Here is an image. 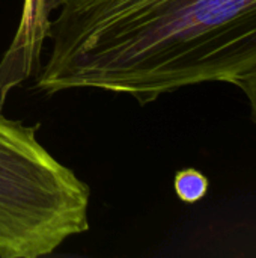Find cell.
<instances>
[{
  "instance_id": "obj_1",
  "label": "cell",
  "mask_w": 256,
  "mask_h": 258,
  "mask_svg": "<svg viewBox=\"0 0 256 258\" xmlns=\"http://www.w3.org/2000/svg\"><path fill=\"white\" fill-rule=\"evenodd\" d=\"M45 94L98 89L151 103L256 70V0H51Z\"/></svg>"
},
{
  "instance_id": "obj_2",
  "label": "cell",
  "mask_w": 256,
  "mask_h": 258,
  "mask_svg": "<svg viewBox=\"0 0 256 258\" xmlns=\"http://www.w3.org/2000/svg\"><path fill=\"white\" fill-rule=\"evenodd\" d=\"M36 127L0 113V257L53 254L89 230V186L54 159Z\"/></svg>"
},
{
  "instance_id": "obj_3",
  "label": "cell",
  "mask_w": 256,
  "mask_h": 258,
  "mask_svg": "<svg viewBox=\"0 0 256 258\" xmlns=\"http://www.w3.org/2000/svg\"><path fill=\"white\" fill-rule=\"evenodd\" d=\"M50 15L51 0L23 2L18 29L0 60V113L9 92L39 70Z\"/></svg>"
},
{
  "instance_id": "obj_4",
  "label": "cell",
  "mask_w": 256,
  "mask_h": 258,
  "mask_svg": "<svg viewBox=\"0 0 256 258\" xmlns=\"http://www.w3.org/2000/svg\"><path fill=\"white\" fill-rule=\"evenodd\" d=\"M174 187L177 197L187 204H195L205 198L210 189L208 178L198 169L187 168L177 172L174 178Z\"/></svg>"
},
{
  "instance_id": "obj_5",
  "label": "cell",
  "mask_w": 256,
  "mask_h": 258,
  "mask_svg": "<svg viewBox=\"0 0 256 258\" xmlns=\"http://www.w3.org/2000/svg\"><path fill=\"white\" fill-rule=\"evenodd\" d=\"M235 85L246 95V100H247V104H249V109H250V116H252L253 124L256 125V70H253L249 74H246Z\"/></svg>"
}]
</instances>
